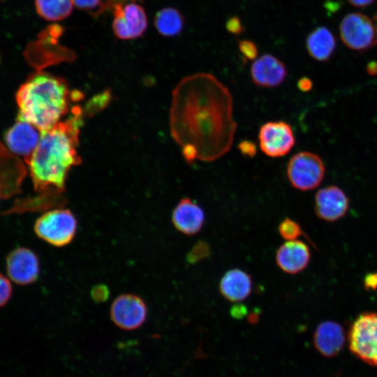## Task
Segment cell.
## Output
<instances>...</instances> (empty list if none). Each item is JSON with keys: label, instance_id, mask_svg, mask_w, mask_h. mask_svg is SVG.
Masks as SVG:
<instances>
[{"label": "cell", "instance_id": "obj_22", "mask_svg": "<svg viewBox=\"0 0 377 377\" xmlns=\"http://www.w3.org/2000/svg\"><path fill=\"white\" fill-rule=\"evenodd\" d=\"M34 3L38 15L50 22L68 17L74 4L73 0H35Z\"/></svg>", "mask_w": 377, "mask_h": 377}, {"label": "cell", "instance_id": "obj_6", "mask_svg": "<svg viewBox=\"0 0 377 377\" xmlns=\"http://www.w3.org/2000/svg\"><path fill=\"white\" fill-rule=\"evenodd\" d=\"M286 173L291 185L300 191L316 188L323 179L325 165L320 157L312 152L293 155L287 165Z\"/></svg>", "mask_w": 377, "mask_h": 377}, {"label": "cell", "instance_id": "obj_17", "mask_svg": "<svg viewBox=\"0 0 377 377\" xmlns=\"http://www.w3.org/2000/svg\"><path fill=\"white\" fill-rule=\"evenodd\" d=\"M171 221L175 228L188 235H195L204 226L203 209L188 198H182L174 208Z\"/></svg>", "mask_w": 377, "mask_h": 377}, {"label": "cell", "instance_id": "obj_23", "mask_svg": "<svg viewBox=\"0 0 377 377\" xmlns=\"http://www.w3.org/2000/svg\"><path fill=\"white\" fill-rule=\"evenodd\" d=\"M278 232L280 236L286 241L297 239L303 234L300 224L288 217L280 222Z\"/></svg>", "mask_w": 377, "mask_h": 377}, {"label": "cell", "instance_id": "obj_36", "mask_svg": "<svg viewBox=\"0 0 377 377\" xmlns=\"http://www.w3.org/2000/svg\"><path fill=\"white\" fill-rule=\"evenodd\" d=\"M367 71L371 75H377V62L371 61L367 66Z\"/></svg>", "mask_w": 377, "mask_h": 377}, {"label": "cell", "instance_id": "obj_25", "mask_svg": "<svg viewBox=\"0 0 377 377\" xmlns=\"http://www.w3.org/2000/svg\"><path fill=\"white\" fill-rule=\"evenodd\" d=\"M75 6L83 11L94 13L98 15L103 13L104 2L103 0H73Z\"/></svg>", "mask_w": 377, "mask_h": 377}, {"label": "cell", "instance_id": "obj_24", "mask_svg": "<svg viewBox=\"0 0 377 377\" xmlns=\"http://www.w3.org/2000/svg\"><path fill=\"white\" fill-rule=\"evenodd\" d=\"M211 248L209 244L203 240L197 242L188 251L186 260L191 264H195L207 258L210 256Z\"/></svg>", "mask_w": 377, "mask_h": 377}, {"label": "cell", "instance_id": "obj_1", "mask_svg": "<svg viewBox=\"0 0 377 377\" xmlns=\"http://www.w3.org/2000/svg\"><path fill=\"white\" fill-rule=\"evenodd\" d=\"M172 95L170 128L174 140L181 147H193L201 161L226 154L237 126L229 89L214 75L198 73L181 80Z\"/></svg>", "mask_w": 377, "mask_h": 377}, {"label": "cell", "instance_id": "obj_10", "mask_svg": "<svg viewBox=\"0 0 377 377\" xmlns=\"http://www.w3.org/2000/svg\"><path fill=\"white\" fill-rule=\"evenodd\" d=\"M113 323L123 330H134L145 322L147 309L143 300L133 294H122L117 297L110 306Z\"/></svg>", "mask_w": 377, "mask_h": 377}, {"label": "cell", "instance_id": "obj_8", "mask_svg": "<svg viewBox=\"0 0 377 377\" xmlns=\"http://www.w3.org/2000/svg\"><path fill=\"white\" fill-rule=\"evenodd\" d=\"M258 138L261 151L272 158L286 155L295 144L291 126L283 121L265 123L260 128Z\"/></svg>", "mask_w": 377, "mask_h": 377}, {"label": "cell", "instance_id": "obj_4", "mask_svg": "<svg viewBox=\"0 0 377 377\" xmlns=\"http://www.w3.org/2000/svg\"><path fill=\"white\" fill-rule=\"evenodd\" d=\"M77 222L72 212L54 209L43 213L36 221L34 230L41 239L54 246H64L74 239Z\"/></svg>", "mask_w": 377, "mask_h": 377}, {"label": "cell", "instance_id": "obj_18", "mask_svg": "<svg viewBox=\"0 0 377 377\" xmlns=\"http://www.w3.org/2000/svg\"><path fill=\"white\" fill-rule=\"evenodd\" d=\"M313 341L316 349L322 355L332 357L339 353L344 346V330L336 322H323L316 327Z\"/></svg>", "mask_w": 377, "mask_h": 377}, {"label": "cell", "instance_id": "obj_30", "mask_svg": "<svg viewBox=\"0 0 377 377\" xmlns=\"http://www.w3.org/2000/svg\"><path fill=\"white\" fill-rule=\"evenodd\" d=\"M364 284L367 289H376L377 288V273L367 274L364 278Z\"/></svg>", "mask_w": 377, "mask_h": 377}, {"label": "cell", "instance_id": "obj_5", "mask_svg": "<svg viewBox=\"0 0 377 377\" xmlns=\"http://www.w3.org/2000/svg\"><path fill=\"white\" fill-rule=\"evenodd\" d=\"M350 351L364 362L377 366V313L360 314L348 333Z\"/></svg>", "mask_w": 377, "mask_h": 377}, {"label": "cell", "instance_id": "obj_3", "mask_svg": "<svg viewBox=\"0 0 377 377\" xmlns=\"http://www.w3.org/2000/svg\"><path fill=\"white\" fill-rule=\"evenodd\" d=\"M15 98L17 119L30 123L41 133L61 121L69 112L71 102L81 98V94L71 92L64 79L37 71L20 87Z\"/></svg>", "mask_w": 377, "mask_h": 377}, {"label": "cell", "instance_id": "obj_20", "mask_svg": "<svg viewBox=\"0 0 377 377\" xmlns=\"http://www.w3.org/2000/svg\"><path fill=\"white\" fill-rule=\"evenodd\" d=\"M335 47L334 36L325 27L316 28L306 39V47L309 54L318 61H328L332 56Z\"/></svg>", "mask_w": 377, "mask_h": 377}, {"label": "cell", "instance_id": "obj_15", "mask_svg": "<svg viewBox=\"0 0 377 377\" xmlns=\"http://www.w3.org/2000/svg\"><path fill=\"white\" fill-rule=\"evenodd\" d=\"M288 75L285 64L277 57L269 54L256 59L251 66L253 82L262 87H276L281 85Z\"/></svg>", "mask_w": 377, "mask_h": 377}, {"label": "cell", "instance_id": "obj_21", "mask_svg": "<svg viewBox=\"0 0 377 377\" xmlns=\"http://www.w3.org/2000/svg\"><path fill=\"white\" fill-rule=\"evenodd\" d=\"M154 23L160 34L170 37L177 36L182 32L184 24V18L177 9L168 7L162 8L156 13Z\"/></svg>", "mask_w": 377, "mask_h": 377}, {"label": "cell", "instance_id": "obj_13", "mask_svg": "<svg viewBox=\"0 0 377 377\" xmlns=\"http://www.w3.org/2000/svg\"><path fill=\"white\" fill-rule=\"evenodd\" d=\"M40 132L34 126L17 118L15 124L6 133L5 142L8 150L22 156L25 162L33 154L40 140Z\"/></svg>", "mask_w": 377, "mask_h": 377}, {"label": "cell", "instance_id": "obj_27", "mask_svg": "<svg viewBox=\"0 0 377 377\" xmlns=\"http://www.w3.org/2000/svg\"><path fill=\"white\" fill-rule=\"evenodd\" d=\"M12 295V286L10 281L0 273V308L6 305Z\"/></svg>", "mask_w": 377, "mask_h": 377}, {"label": "cell", "instance_id": "obj_7", "mask_svg": "<svg viewBox=\"0 0 377 377\" xmlns=\"http://www.w3.org/2000/svg\"><path fill=\"white\" fill-rule=\"evenodd\" d=\"M342 42L350 49L362 51L376 45V29L374 20L360 13L344 16L339 25Z\"/></svg>", "mask_w": 377, "mask_h": 377}, {"label": "cell", "instance_id": "obj_16", "mask_svg": "<svg viewBox=\"0 0 377 377\" xmlns=\"http://www.w3.org/2000/svg\"><path fill=\"white\" fill-rule=\"evenodd\" d=\"M311 252L309 246L302 241L295 239L286 241L276 253V262L285 273L297 274L304 270L309 263Z\"/></svg>", "mask_w": 377, "mask_h": 377}, {"label": "cell", "instance_id": "obj_28", "mask_svg": "<svg viewBox=\"0 0 377 377\" xmlns=\"http://www.w3.org/2000/svg\"><path fill=\"white\" fill-rule=\"evenodd\" d=\"M227 31L235 35H239L245 31V27L238 16L229 18L226 23Z\"/></svg>", "mask_w": 377, "mask_h": 377}, {"label": "cell", "instance_id": "obj_35", "mask_svg": "<svg viewBox=\"0 0 377 377\" xmlns=\"http://www.w3.org/2000/svg\"><path fill=\"white\" fill-rule=\"evenodd\" d=\"M349 3L355 7L363 8L373 3L375 0H347Z\"/></svg>", "mask_w": 377, "mask_h": 377}, {"label": "cell", "instance_id": "obj_26", "mask_svg": "<svg viewBox=\"0 0 377 377\" xmlns=\"http://www.w3.org/2000/svg\"><path fill=\"white\" fill-rule=\"evenodd\" d=\"M239 50L243 56L249 60H256L258 54L256 45L250 40H241L238 41Z\"/></svg>", "mask_w": 377, "mask_h": 377}, {"label": "cell", "instance_id": "obj_11", "mask_svg": "<svg viewBox=\"0 0 377 377\" xmlns=\"http://www.w3.org/2000/svg\"><path fill=\"white\" fill-rule=\"evenodd\" d=\"M6 269L8 277L19 285H28L36 281L40 273L37 255L26 247H17L6 259Z\"/></svg>", "mask_w": 377, "mask_h": 377}, {"label": "cell", "instance_id": "obj_32", "mask_svg": "<svg viewBox=\"0 0 377 377\" xmlns=\"http://www.w3.org/2000/svg\"><path fill=\"white\" fill-rule=\"evenodd\" d=\"M297 87L302 91L306 92L311 89L313 82L310 78L303 77L298 80Z\"/></svg>", "mask_w": 377, "mask_h": 377}, {"label": "cell", "instance_id": "obj_37", "mask_svg": "<svg viewBox=\"0 0 377 377\" xmlns=\"http://www.w3.org/2000/svg\"><path fill=\"white\" fill-rule=\"evenodd\" d=\"M373 20L375 22V25H376V45H377V15H375L374 17H373Z\"/></svg>", "mask_w": 377, "mask_h": 377}, {"label": "cell", "instance_id": "obj_12", "mask_svg": "<svg viewBox=\"0 0 377 377\" xmlns=\"http://www.w3.org/2000/svg\"><path fill=\"white\" fill-rule=\"evenodd\" d=\"M25 175L24 164L0 141V198L19 194Z\"/></svg>", "mask_w": 377, "mask_h": 377}, {"label": "cell", "instance_id": "obj_34", "mask_svg": "<svg viewBox=\"0 0 377 377\" xmlns=\"http://www.w3.org/2000/svg\"><path fill=\"white\" fill-rule=\"evenodd\" d=\"M128 1L135 2L138 0H106L103 5V13L108 9H112L117 4H124Z\"/></svg>", "mask_w": 377, "mask_h": 377}, {"label": "cell", "instance_id": "obj_19", "mask_svg": "<svg viewBox=\"0 0 377 377\" xmlns=\"http://www.w3.org/2000/svg\"><path fill=\"white\" fill-rule=\"evenodd\" d=\"M251 276L245 271L235 268L228 270L222 276L219 283L221 295L233 302L246 299L252 291Z\"/></svg>", "mask_w": 377, "mask_h": 377}, {"label": "cell", "instance_id": "obj_9", "mask_svg": "<svg viewBox=\"0 0 377 377\" xmlns=\"http://www.w3.org/2000/svg\"><path fill=\"white\" fill-rule=\"evenodd\" d=\"M114 14L112 30L122 40L135 39L141 36L147 27L145 9L135 2L117 4L111 9Z\"/></svg>", "mask_w": 377, "mask_h": 377}, {"label": "cell", "instance_id": "obj_14", "mask_svg": "<svg viewBox=\"0 0 377 377\" xmlns=\"http://www.w3.org/2000/svg\"><path fill=\"white\" fill-rule=\"evenodd\" d=\"M349 200L337 186H329L318 191L315 196V212L321 219L335 221L347 213Z\"/></svg>", "mask_w": 377, "mask_h": 377}, {"label": "cell", "instance_id": "obj_29", "mask_svg": "<svg viewBox=\"0 0 377 377\" xmlns=\"http://www.w3.org/2000/svg\"><path fill=\"white\" fill-rule=\"evenodd\" d=\"M240 152L246 156L253 157L256 154V145L249 140H243L238 145Z\"/></svg>", "mask_w": 377, "mask_h": 377}, {"label": "cell", "instance_id": "obj_2", "mask_svg": "<svg viewBox=\"0 0 377 377\" xmlns=\"http://www.w3.org/2000/svg\"><path fill=\"white\" fill-rule=\"evenodd\" d=\"M82 123V109L77 106L72 108L68 118L40 133L37 147L26 161L39 195L58 199L68 171L80 163L77 147Z\"/></svg>", "mask_w": 377, "mask_h": 377}, {"label": "cell", "instance_id": "obj_31", "mask_svg": "<svg viewBox=\"0 0 377 377\" xmlns=\"http://www.w3.org/2000/svg\"><path fill=\"white\" fill-rule=\"evenodd\" d=\"M108 295V289L105 286H96L92 290V295L96 300H104Z\"/></svg>", "mask_w": 377, "mask_h": 377}, {"label": "cell", "instance_id": "obj_33", "mask_svg": "<svg viewBox=\"0 0 377 377\" xmlns=\"http://www.w3.org/2000/svg\"><path fill=\"white\" fill-rule=\"evenodd\" d=\"M246 313V309L243 305H236L231 309L232 316L241 318Z\"/></svg>", "mask_w": 377, "mask_h": 377}]
</instances>
